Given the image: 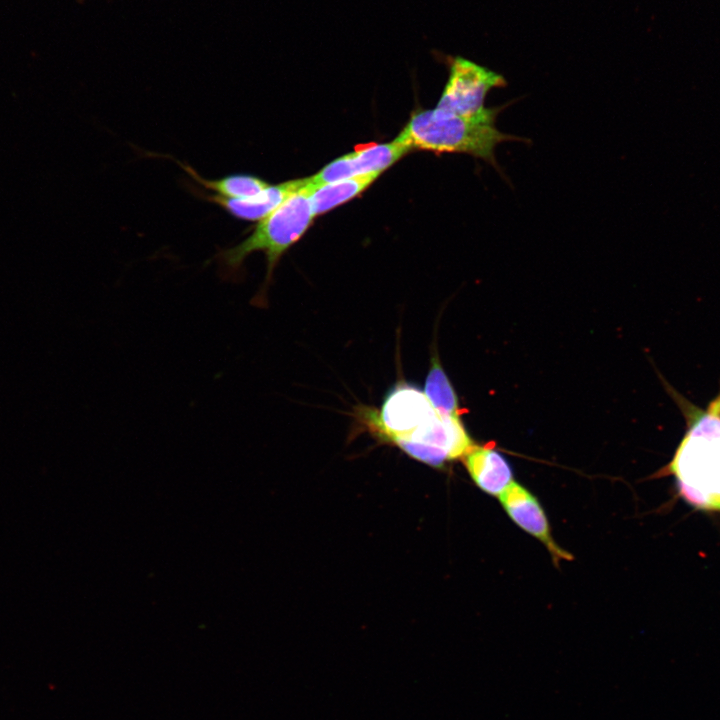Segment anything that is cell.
Instances as JSON below:
<instances>
[{"mask_svg":"<svg viewBox=\"0 0 720 720\" xmlns=\"http://www.w3.org/2000/svg\"><path fill=\"white\" fill-rule=\"evenodd\" d=\"M436 409L419 388L397 385L385 398L379 411L372 416V425L385 439L395 442L408 435Z\"/></svg>","mask_w":720,"mask_h":720,"instance_id":"8992f818","label":"cell"},{"mask_svg":"<svg viewBox=\"0 0 720 720\" xmlns=\"http://www.w3.org/2000/svg\"><path fill=\"white\" fill-rule=\"evenodd\" d=\"M506 85L501 74L463 57H452L448 80L436 108L465 118L495 123L506 105L487 108L485 99L492 89Z\"/></svg>","mask_w":720,"mask_h":720,"instance_id":"277c9868","label":"cell"},{"mask_svg":"<svg viewBox=\"0 0 720 720\" xmlns=\"http://www.w3.org/2000/svg\"><path fill=\"white\" fill-rule=\"evenodd\" d=\"M462 460L475 485L490 496L499 498L514 481L507 460L489 444H475Z\"/></svg>","mask_w":720,"mask_h":720,"instance_id":"30bf717a","label":"cell"},{"mask_svg":"<svg viewBox=\"0 0 720 720\" xmlns=\"http://www.w3.org/2000/svg\"><path fill=\"white\" fill-rule=\"evenodd\" d=\"M176 162L205 189L217 193L219 196L243 199L257 195L269 184L259 177L250 174H230L219 179H206L200 176L192 167L181 163L179 160Z\"/></svg>","mask_w":720,"mask_h":720,"instance_id":"7c38bea8","label":"cell"},{"mask_svg":"<svg viewBox=\"0 0 720 720\" xmlns=\"http://www.w3.org/2000/svg\"><path fill=\"white\" fill-rule=\"evenodd\" d=\"M499 500L509 518L546 547L556 566L561 561L573 559V556L554 540L546 513L530 490L513 481L499 496Z\"/></svg>","mask_w":720,"mask_h":720,"instance_id":"52a82bcc","label":"cell"},{"mask_svg":"<svg viewBox=\"0 0 720 720\" xmlns=\"http://www.w3.org/2000/svg\"><path fill=\"white\" fill-rule=\"evenodd\" d=\"M307 184L290 196L268 216L259 221L252 233L237 245L220 250L215 259L221 278L228 281L240 279L245 259L253 252L261 251L267 259V272L263 286L252 300L256 306L266 304V292L273 270L284 252L297 242L315 217Z\"/></svg>","mask_w":720,"mask_h":720,"instance_id":"7a4b0ae2","label":"cell"},{"mask_svg":"<svg viewBox=\"0 0 720 720\" xmlns=\"http://www.w3.org/2000/svg\"><path fill=\"white\" fill-rule=\"evenodd\" d=\"M410 151L395 139L386 144H373L333 160L310 178L312 186H319L370 173H381Z\"/></svg>","mask_w":720,"mask_h":720,"instance_id":"ba28073f","label":"cell"},{"mask_svg":"<svg viewBox=\"0 0 720 720\" xmlns=\"http://www.w3.org/2000/svg\"><path fill=\"white\" fill-rule=\"evenodd\" d=\"M381 173H370L331 183L312 186L309 178V197L314 215L323 214L349 201L370 186Z\"/></svg>","mask_w":720,"mask_h":720,"instance_id":"8fae6325","label":"cell"},{"mask_svg":"<svg viewBox=\"0 0 720 720\" xmlns=\"http://www.w3.org/2000/svg\"><path fill=\"white\" fill-rule=\"evenodd\" d=\"M307 182L308 178H305L269 185L257 195L243 199L227 198L217 194L200 193V195L203 199L220 206L234 218L260 221L301 190Z\"/></svg>","mask_w":720,"mask_h":720,"instance_id":"9c48e42d","label":"cell"},{"mask_svg":"<svg viewBox=\"0 0 720 720\" xmlns=\"http://www.w3.org/2000/svg\"><path fill=\"white\" fill-rule=\"evenodd\" d=\"M409 150L436 153H464L480 158L499 171L495 148L505 141H525L505 134L494 122L469 119L434 108L414 113L396 137Z\"/></svg>","mask_w":720,"mask_h":720,"instance_id":"3957f363","label":"cell"},{"mask_svg":"<svg viewBox=\"0 0 720 720\" xmlns=\"http://www.w3.org/2000/svg\"><path fill=\"white\" fill-rule=\"evenodd\" d=\"M677 401L687 430L669 472L686 502L698 509L720 511V392L704 409L679 395Z\"/></svg>","mask_w":720,"mask_h":720,"instance_id":"6da1fadb","label":"cell"},{"mask_svg":"<svg viewBox=\"0 0 720 720\" xmlns=\"http://www.w3.org/2000/svg\"><path fill=\"white\" fill-rule=\"evenodd\" d=\"M394 444L412 458L436 467L463 459L475 445L460 416L438 410Z\"/></svg>","mask_w":720,"mask_h":720,"instance_id":"5b68a950","label":"cell"},{"mask_svg":"<svg viewBox=\"0 0 720 720\" xmlns=\"http://www.w3.org/2000/svg\"><path fill=\"white\" fill-rule=\"evenodd\" d=\"M424 393L439 412L460 416L455 391L438 361L433 360L426 378Z\"/></svg>","mask_w":720,"mask_h":720,"instance_id":"4fadbf2b","label":"cell"}]
</instances>
